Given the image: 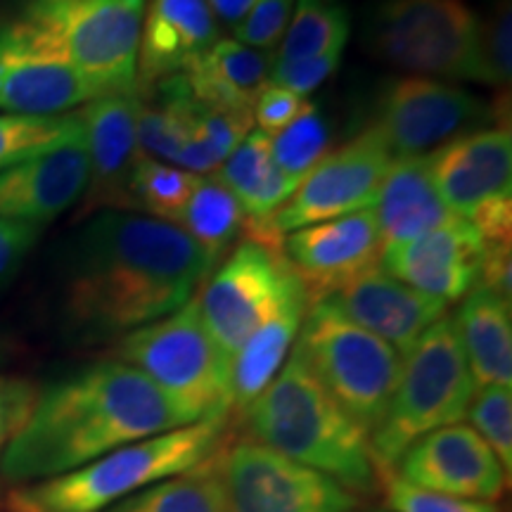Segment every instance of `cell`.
<instances>
[{
    "label": "cell",
    "mask_w": 512,
    "mask_h": 512,
    "mask_svg": "<svg viewBox=\"0 0 512 512\" xmlns=\"http://www.w3.org/2000/svg\"><path fill=\"white\" fill-rule=\"evenodd\" d=\"M216 259L176 223L107 209L67 249L64 320L81 342H117L195 297Z\"/></svg>",
    "instance_id": "cell-1"
},
{
    "label": "cell",
    "mask_w": 512,
    "mask_h": 512,
    "mask_svg": "<svg viewBox=\"0 0 512 512\" xmlns=\"http://www.w3.org/2000/svg\"><path fill=\"white\" fill-rule=\"evenodd\" d=\"M183 425L190 420L162 389L110 358L36 392L0 470L12 484H31Z\"/></svg>",
    "instance_id": "cell-2"
},
{
    "label": "cell",
    "mask_w": 512,
    "mask_h": 512,
    "mask_svg": "<svg viewBox=\"0 0 512 512\" xmlns=\"http://www.w3.org/2000/svg\"><path fill=\"white\" fill-rule=\"evenodd\" d=\"M249 439L363 496L380 489L370 434L325 392L292 347L271 384L240 413Z\"/></svg>",
    "instance_id": "cell-3"
},
{
    "label": "cell",
    "mask_w": 512,
    "mask_h": 512,
    "mask_svg": "<svg viewBox=\"0 0 512 512\" xmlns=\"http://www.w3.org/2000/svg\"><path fill=\"white\" fill-rule=\"evenodd\" d=\"M228 418L197 420L155 434L57 477L22 484L8 496L10 512H105L147 486L188 472L223 448Z\"/></svg>",
    "instance_id": "cell-4"
},
{
    "label": "cell",
    "mask_w": 512,
    "mask_h": 512,
    "mask_svg": "<svg viewBox=\"0 0 512 512\" xmlns=\"http://www.w3.org/2000/svg\"><path fill=\"white\" fill-rule=\"evenodd\" d=\"M147 0H22L8 17L36 46L79 72L98 95L136 91Z\"/></svg>",
    "instance_id": "cell-5"
},
{
    "label": "cell",
    "mask_w": 512,
    "mask_h": 512,
    "mask_svg": "<svg viewBox=\"0 0 512 512\" xmlns=\"http://www.w3.org/2000/svg\"><path fill=\"white\" fill-rule=\"evenodd\" d=\"M477 384L460 344L456 323L444 316L422 332L403 356L401 375L380 425L370 432L375 463L382 475L413 441L467 418Z\"/></svg>",
    "instance_id": "cell-6"
},
{
    "label": "cell",
    "mask_w": 512,
    "mask_h": 512,
    "mask_svg": "<svg viewBox=\"0 0 512 512\" xmlns=\"http://www.w3.org/2000/svg\"><path fill=\"white\" fill-rule=\"evenodd\" d=\"M112 358L140 370L190 422L233 413L230 358L204 328L197 297L117 339Z\"/></svg>",
    "instance_id": "cell-7"
},
{
    "label": "cell",
    "mask_w": 512,
    "mask_h": 512,
    "mask_svg": "<svg viewBox=\"0 0 512 512\" xmlns=\"http://www.w3.org/2000/svg\"><path fill=\"white\" fill-rule=\"evenodd\" d=\"M363 43L377 60L427 79L486 83L482 19L465 0H380L366 12Z\"/></svg>",
    "instance_id": "cell-8"
},
{
    "label": "cell",
    "mask_w": 512,
    "mask_h": 512,
    "mask_svg": "<svg viewBox=\"0 0 512 512\" xmlns=\"http://www.w3.org/2000/svg\"><path fill=\"white\" fill-rule=\"evenodd\" d=\"M294 349L351 420L368 434L380 425L401 375L399 351L325 299L309 304Z\"/></svg>",
    "instance_id": "cell-9"
},
{
    "label": "cell",
    "mask_w": 512,
    "mask_h": 512,
    "mask_svg": "<svg viewBox=\"0 0 512 512\" xmlns=\"http://www.w3.org/2000/svg\"><path fill=\"white\" fill-rule=\"evenodd\" d=\"M392 162L394 155L380 131L368 126L351 143L320 159L299 181L283 207L266 219H245L242 230L247 233V240L283 249V238L292 230L373 207Z\"/></svg>",
    "instance_id": "cell-10"
},
{
    "label": "cell",
    "mask_w": 512,
    "mask_h": 512,
    "mask_svg": "<svg viewBox=\"0 0 512 512\" xmlns=\"http://www.w3.org/2000/svg\"><path fill=\"white\" fill-rule=\"evenodd\" d=\"M427 169L441 200L477 228L484 245L512 242V133L496 124L430 152Z\"/></svg>",
    "instance_id": "cell-11"
},
{
    "label": "cell",
    "mask_w": 512,
    "mask_h": 512,
    "mask_svg": "<svg viewBox=\"0 0 512 512\" xmlns=\"http://www.w3.org/2000/svg\"><path fill=\"white\" fill-rule=\"evenodd\" d=\"M494 121L498 107L477 93L427 76H403L382 88L370 126L380 131L394 159H399L427 157Z\"/></svg>",
    "instance_id": "cell-12"
},
{
    "label": "cell",
    "mask_w": 512,
    "mask_h": 512,
    "mask_svg": "<svg viewBox=\"0 0 512 512\" xmlns=\"http://www.w3.org/2000/svg\"><path fill=\"white\" fill-rule=\"evenodd\" d=\"M302 280L283 249L245 240L204 280L197 297L202 323L228 358L259 328Z\"/></svg>",
    "instance_id": "cell-13"
},
{
    "label": "cell",
    "mask_w": 512,
    "mask_h": 512,
    "mask_svg": "<svg viewBox=\"0 0 512 512\" xmlns=\"http://www.w3.org/2000/svg\"><path fill=\"white\" fill-rule=\"evenodd\" d=\"M221 465L228 512H354L358 505L347 486L259 441L223 448Z\"/></svg>",
    "instance_id": "cell-14"
},
{
    "label": "cell",
    "mask_w": 512,
    "mask_h": 512,
    "mask_svg": "<svg viewBox=\"0 0 512 512\" xmlns=\"http://www.w3.org/2000/svg\"><path fill=\"white\" fill-rule=\"evenodd\" d=\"M392 475L437 494L494 503L510 482L489 444L463 422L413 441L396 460Z\"/></svg>",
    "instance_id": "cell-15"
},
{
    "label": "cell",
    "mask_w": 512,
    "mask_h": 512,
    "mask_svg": "<svg viewBox=\"0 0 512 512\" xmlns=\"http://www.w3.org/2000/svg\"><path fill=\"white\" fill-rule=\"evenodd\" d=\"M283 254L302 280L309 304L323 302L380 264L382 240L373 209L292 230L283 240Z\"/></svg>",
    "instance_id": "cell-16"
},
{
    "label": "cell",
    "mask_w": 512,
    "mask_h": 512,
    "mask_svg": "<svg viewBox=\"0 0 512 512\" xmlns=\"http://www.w3.org/2000/svg\"><path fill=\"white\" fill-rule=\"evenodd\" d=\"M138 110L136 91L98 95L76 110L88 152V188L81 216L107 209L131 211L128 181L143 157L138 145Z\"/></svg>",
    "instance_id": "cell-17"
},
{
    "label": "cell",
    "mask_w": 512,
    "mask_h": 512,
    "mask_svg": "<svg viewBox=\"0 0 512 512\" xmlns=\"http://www.w3.org/2000/svg\"><path fill=\"white\" fill-rule=\"evenodd\" d=\"M98 98L72 64L36 46L10 19L0 22V112L64 114Z\"/></svg>",
    "instance_id": "cell-18"
},
{
    "label": "cell",
    "mask_w": 512,
    "mask_h": 512,
    "mask_svg": "<svg viewBox=\"0 0 512 512\" xmlns=\"http://www.w3.org/2000/svg\"><path fill=\"white\" fill-rule=\"evenodd\" d=\"M88 188L83 128L41 155L0 171V219L41 228L79 204Z\"/></svg>",
    "instance_id": "cell-19"
},
{
    "label": "cell",
    "mask_w": 512,
    "mask_h": 512,
    "mask_svg": "<svg viewBox=\"0 0 512 512\" xmlns=\"http://www.w3.org/2000/svg\"><path fill=\"white\" fill-rule=\"evenodd\" d=\"M484 242L465 219L382 249L380 266L403 285L451 304L477 285Z\"/></svg>",
    "instance_id": "cell-20"
},
{
    "label": "cell",
    "mask_w": 512,
    "mask_h": 512,
    "mask_svg": "<svg viewBox=\"0 0 512 512\" xmlns=\"http://www.w3.org/2000/svg\"><path fill=\"white\" fill-rule=\"evenodd\" d=\"M325 302L358 328L373 332L399 351L401 358L415 347L422 332L446 316L448 304L403 285L377 264L361 273Z\"/></svg>",
    "instance_id": "cell-21"
},
{
    "label": "cell",
    "mask_w": 512,
    "mask_h": 512,
    "mask_svg": "<svg viewBox=\"0 0 512 512\" xmlns=\"http://www.w3.org/2000/svg\"><path fill=\"white\" fill-rule=\"evenodd\" d=\"M216 41L219 27L204 0H150L140 29L136 91L183 74Z\"/></svg>",
    "instance_id": "cell-22"
},
{
    "label": "cell",
    "mask_w": 512,
    "mask_h": 512,
    "mask_svg": "<svg viewBox=\"0 0 512 512\" xmlns=\"http://www.w3.org/2000/svg\"><path fill=\"white\" fill-rule=\"evenodd\" d=\"M382 249L458 221L441 200L425 157H399L389 166L373 202Z\"/></svg>",
    "instance_id": "cell-23"
},
{
    "label": "cell",
    "mask_w": 512,
    "mask_h": 512,
    "mask_svg": "<svg viewBox=\"0 0 512 512\" xmlns=\"http://www.w3.org/2000/svg\"><path fill=\"white\" fill-rule=\"evenodd\" d=\"M273 53L242 46L233 41H216L183 72L192 98L214 110L252 114L256 100L268 86Z\"/></svg>",
    "instance_id": "cell-24"
},
{
    "label": "cell",
    "mask_w": 512,
    "mask_h": 512,
    "mask_svg": "<svg viewBox=\"0 0 512 512\" xmlns=\"http://www.w3.org/2000/svg\"><path fill=\"white\" fill-rule=\"evenodd\" d=\"M306 311L309 297L299 283L230 358V394L235 413L245 411L285 366Z\"/></svg>",
    "instance_id": "cell-25"
},
{
    "label": "cell",
    "mask_w": 512,
    "mask_h": 512,
    "mask_svg": "<svg viewBox=\"0 0 512 512\" xmlns=\"http://www.w3.org/2000/svg\"><path fill=\"white\" fill-rule=\"evenodd\" d=\"M456 323L467 366L477 387L512 384V304L475 285L465 294Z\"/></svg>",
    "instance_id": "cell-26"
},
{
    "label": "cell",
    "mask_w": 512,
    "mask_h": 512,
    "mask_svg": "<svg viewBox=\"0 0 512 512\" xmlns=\"http://www.w3.org/2000/svg\"><path fill=\"white\" fill-rule=\"evenodd\" d=\"M216 181L226 185L249 221H259L283 207L299 181L285 176L271 157V138L254 128L216 169Z\"/></svg>",
    "instance_id": "cell-27"
},
{
    "label": "cell",
    "mask_w": 512,
    "mask_h": 512,
    "mask_svg": "<svg viewBox=\"0 0 512 512\" xmlns=\"http://www.w3.org/2000/svg\"><path fill=\"white\" fill-rule=\"evenodd\" d=\"M221 453L181 475L164 479L105 512H228Z\"/></svg>",
    "instance_id": "cell-28"
},
{
    "label": "cell",
    "mask_w": 512,
    "mask_h": 512,
    "mask_svg": "<svg viewBox=\"0 0 512 512\" xmlns=\"http://www.w3.org/2000/svg\"><path fill=\"white\" fill-rule=\"evenodd\" d=\"M347 41L349 12L342 0H297L278 53L273 55V67L344 50Z\"/></svg>",
    "instance_id": "cell-29"
},
{
    "label": "cell",
    "mask_w": 512,
    "mask_h": 512,
    "mask_svg": "<svg viewBox=\"0 0 512 512\" xmlns=\"http://www.w3.org/2000/svg\"><path fill=\"white\" fill-rule=\"evenodd\" d=\"M245 219L247 216L240 202L226 185L216 181L214 176H200L188 202L183 204V209L171 223H176L197 245L207 249L214 259H219L223 249L245 228Z\"/></svg>",
    "instance_id": "cell-30"
},
{
    "label": "cell",
    "mask_w": 512,
    "mask_h": 512,
    "mask_svg": "<svg viewBox=\"0 0 512 512\" xmlns=\"http://www.w3.org/2000/svg\"><path fill=\"white\" fill-rule=\"evenodd\" d=\"M195 174L164 164L159 159L140 157L128 181V209L152 219L174 221L197 185Z\"/></svg>",
    "instance_id": "cell-31"
},
{
    "label": "cell",
    "mask_w": 512,
    "mask_h": 512,
    "mask_svg": "<svg viewBox=\"0 0 512 512\" xmlns=\"http://www.w3.org/2000/svg\"><path fill=\"white\" fill-rule=\"evenodd\" d=\"M268 138L273 164L294 181H302L330 152V124L316 102H304L302 112Z\"/></svg>",
    "instance_id": "cell-32"
},
{
    "label": "cell",
    "mask_w": 512,
    "mask_h": 512,
    "mask_svg": "<svg viewBox=\"0 0 512 512\" xmlns=\"http://www.w3.org/2000/svg\"><path fill=\"white\" fill-rule=\"evenodd\" d=\"M81 128L79 114H10L0 112V171L41 155Z\"/></svg>",
    "instance_id": "cell-33"
},
{
    "label": "cell",
    "mask_w": 512,
    "mask_h": 512,
    "mask_svg": "<svg viewBox=\"0 0 512 512\" xmlns=\"http://www.w3.org/2000/svg\"><path fill=\"white\" fill-rule=\"evenodd\" d=\"M467 418L472 422V430L489 444L498 463L503 465L505 475L510 477L512 470V392L510 387H477L472 396Z\"/></svg>",
    "instance_id": "cell-34"
},
{
    "label": "cell",
    "mask_w": 512,
    "mask_h": 512,
    "mask_svg": "<svg viewBox=\"0 0 512 512\" xmlns=\"http://www.w3.org/2000/svg\"><path fill=\"white\" fill-rule=\"evenodd\" d=\"M380 489L384 491L387 512H503L494 501H472V498L437 494L420 486L403 482L401 477L382 475Z\"/></svg>",
    "instance_id": "cell-35"
},
{
    "label": "cell",
    "mask_w": 512,
    "mask_h": 512,
    "mask_svg": "<svg viewBox=\"0 0 512 512\" xmlns=\"http://www.w3.org/2000/svg\"><path fill=\"white\" fill-rule=\"evenodd\" d=\"M512 15L508 0H498L489 19H482V60L486 86L508 88L512 76Z\"/></svg>",
    "instance_id": "cell-36"
},
{
    "label": "cell",
    "mask_w": 512,
    "mask_h": 512,
    "mask_svg": "<svg viewBox=\"0 0 512 512\" xmlns=\"http://www.w3.org/2000/svg\"><path fill=\"white\" fill-rule=\"evenodd\" d=\"M294 5H297V0H256L247 17L240 24H235V41L242 46L271 53L283 41Z\"/></svg>",
    "instance_id": "cell-37"
},
{
    "label": "cell",
    "mask_w": 512,
    "mask_h": 512,
    "mask_svg": "<svg viewBox=\"0 0 512 512\" xmlns=\"http://www.w3.org/2000/svg\"><path fill=\"white\" fill-rule=\"evenodd\" d=\"M342 53L344 50H330V53L311 57V60L287 64V67H273L268 83L306 98V95L316 91L320 83H325L337 72Z\"/></svg>",
    "instance_id": "cell-38"
},
{
    "label": "cell",
    "mask_w": 512,
    "mask_h": 512,
    "mask_svg": "<svg viewBox=\"0 0 512 512\" xmlns=\"http://www.w3.org/2000/svg\"><path fill=\"white\" fill-rule=\"evenodd\" d=\"M304 102L306 98H302V95L268 83L264 91H261L259 100H256L254 124L259 126V131H264L266 136H273V133L285 128L299 112H302Z\"/></svg>",
    "instance_id": "cell-39"
},
{
    "label": "cell",
    "mask_w": 512,
    "mask_h": 512,
    "mask_svg": "<svg viewBox=\"0 0 512 512\" xmlns=\"http://www.w3.org/2000/svg\"><path fill=\"white\" fill-rule=\"evenodd\" d=\"M34 396L36 392L29 382L0 375V456L29 415Z\"/></svg>",
    "instance_id": "cell-40"
},
{
    "label": "cell",
    "mask_w": 512,
    "mask_h": 512,
    "mask_svg": "<svg viewBox=\"0 0 512 512\" xmlns=\"http://www.w3.org/2000/svg\"><path fill=\"white\" fill-rule=\"evenodd\" d=\"M512 242L484 245L482 264H479L477 285L494 292L505 304H512Z\"/></svg>",
    "instance_id": "cell-41"
},
{
    "label": "cell",
    "mask_w": 512,
    "mask_h": 512,
    "mask_svg": "<svg viewBox=\"0 0 512 512\" xmlns=\"http://www.w3.org/2000/svg\"><path fill=\"white\" fill-rule=\"evenodd\" d=\"M38 233L41 228L36 226L0 219V287L8 283L29 249L34 247Z\"/></svg>",
    "instance_id": "cell-42"
},
{
    "label": "cell",
    "mask_w": 512,
    "mask_h": 512,
    "mask_svg": "<svg viewBox=\"0 0 512 512\" xmlns=\"http://www.w3.org/2000/svg\"><path fill=\"white\" fill-rule=\"evenodd\" d=\"M214 17H221L226 24H240L247 17V12L254 8L256 0H204Z\"/></svg>",
    "instance_id": "cell-43"
},
{
    "label": "cell",
    "mask_w": 512,
    "mask_h": 512,
    "mask_svg": "<svg viewBox=\"0 0 512 512\" xmlns=\"http://www.w3.org/2000/svg\"><path fill=\"white\" fill-rule=\"evenodd\" d=\"M0 358H3V347H0Z\"/></svg>",
    "instance_id": "cell-44"
}]
</instances>
